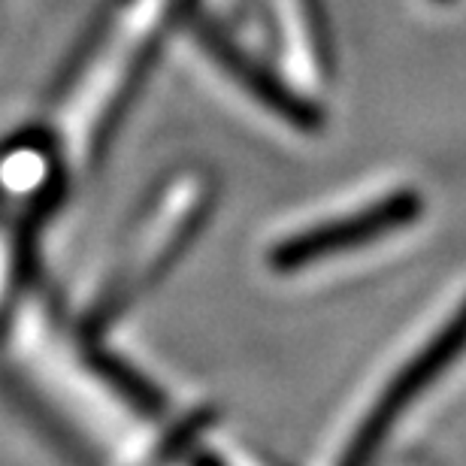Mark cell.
Here are the masks:
<instances>
[{
  "instance_id": "obj_1",
  "label": "cell",
  "mask_w": 466,
  "mask_h": 466,
  "mask_svg": "<svg viewBox=\"0 0 466 466\" xmlns=\"http://www.w3.org/2000/svg\"><path fill=\"white\" fill-rule=\"evenodd\" d=\"M188 4L191 0H161L148 9L146 0H130L88 40L43 125L67 176H82L100 164L161 55L167 31Z\"/></svg>"
},
{
  "instance_id": "obj_2",
  "label": "cell",
  "mask_w": 466,
  "mask_h": 466,
  "mask_svg": "<svg viewBox=\"0 0 466 466\" xmlns=\"http://www.w3.org/2000/svg\"><path fill=\"white\" fill-rule=\"evenodd\" d=\"M466 354V300L449 315V321L415 351L397 376L381 388L379 400L363 415L358 431L351 433L349 449L342 451L337 466H376L381 451L397 431L406 412L449 372Z\"/></svg>"
},
{
  "instance_id": "obj_3",
  "label": "cell",
  "mask_w": 466,
  "mask_h": 466,
  "mask_svg": "<svg viewBox=\"0 0 466 466\" xmlns=\"http://www.w3.org/2000/svg\"><path fill=\"white\" fill-rule=\"evenodd\" d=\"M424 216V194L415 188L390 191L385 198L372 200L349 216H337L321 225H312L300 233L279 239L267 255V267L273 273H297V269L324 264V260L351 255L354 248L372 246V242L394 237V233L412 228Z\"/></svg>"
},
{
  "instance_id": "obj_4",
  "label": "cell",
  "mask_w": 466,
  "mask_h": 466,
  "mask_svg": "<svg viewBox=\"0 0 466 466\" xmlns=\"http://www.w3.org/2000/svg\"><path fill=\"white\" fill-rule=\"evenodd\" d=\"M198 43L209 55V61L225 76L237 82L255 104L264 106L267 113H273L285 125L303 130V134H319V127H324V113L309 97L285 86L282 76H276L264 61L248 55L237 40H230L225 31H218L216 25H203L198 31Z\"/></svg>"
},
{
  "instance_id": "obj_5",
  "label": "cell",
  "mask_w": 466,
  "mask_h": 466,
  "mask_svg": "<svg viewBox=\"0 0 466 466\" xmlns=\"http://www.w3.org/2000/svg\"><path fill=\"white\" fill-rule=\"evenodd\" d=\"M440 4H445V0H440Z\"/></svg>"
}]
</instances>
